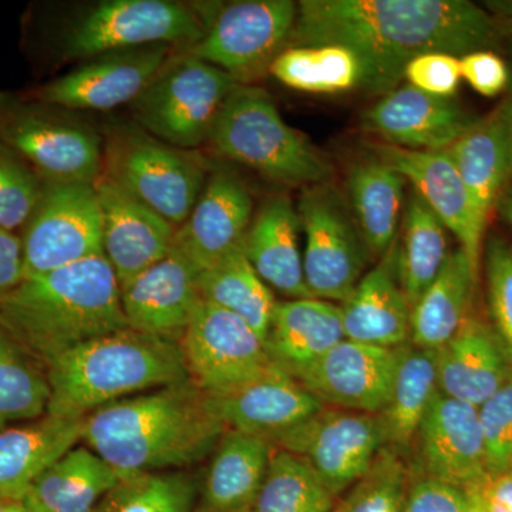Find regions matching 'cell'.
<instances>
[{
  "instance_id": "obj_37",
  "label": "cell",
  "mask_w": 512,
  "mask_h": 512,
  "mask_svg": "<svg viewBox=\"0 0 512 512\" xmlns=\"http://www.w3.org/2000/svg\"><path fill=\"white\" fill-rule=\"evenodd\" d=\"M46 367L0 318V429L47 414Z\"/></svg>"
},
{
  "instance_id": "obj_20",
  "label": "cell",
  "mask_w": 512,
  "mask_h": 512,
  "mask_svg": "<svg viewBox=\"0 0 512 512\" xmlns=\"http://www.w3.org/2000/svg\"><path fill=\"white\" fill-rule=\"evenodd\" d=\"M204 396L208 409L225 429L271 441L325 407L276 365L232 389Z\"/></svg>"
},
{
  "instance_id": "obj_31",
  "label": "cell",
  "mask_w": 512,
  "mask_h": 512,
  "mask_svg": "<svg viewBox=\"0 0 512 512\" xmlns=\"http://www.w3.org/2000/svg\"><path fill=\"white\" fill-rule=\"evenodd\" d=\"M444 151L456 165L481 217L488 222L511 178L503 106L487 119L478 120Z\"/></svg>"
},
{
  "instance_id": "obj_9",
  "label": "cell",
  "mask_w": 512,
  "mask_h": 512,
  "mask_svg": "<svg viewBox=\"0 0 512 512\" xmlns=\"http://www.w3.org/2000/svg\"><path fill=\"white\" fill-rule=\"evenodd\" d=\"M238 84L224 70L183 50L128 107L134 123L151 136L192 151L210 141L218 114Z\"/></svg>"
},
{
  "instance_id": "obj_49",
  "label": "cell",
  "mask_w": 512,
  "mask_h": 512,
  "mask_svg": "<svg viewBox=\"0 0 512 512\" xmlns=\"http://www.w3.org/2000/svg\"><path fill=\"white\" fill-rule=\"evenodd\" d=\"M483 512H512V476L508 473L487 476L470 488Z\"/></svg>"
},
{
  "instance_id": "obj_4",
  "label": "cell",
  "mask_w": 512,
  "mask_h": 512,
  "mask_svg": "<svg viewBox=\"0 0 512 512\" xmlns=\"http://www.w3.org/2000/svg\"><path fill=\"white\" fill-rule=\"evenodd\" d=\"M47 414L84 419L100 407L134 394L190 380L174 340L127 328L90 340L46 365Z\"/></svg>"
},
{
  "instance_id": "obj_24",
  "label": "cell",
  "mask_w": 512,
  "mask_h": 512,
  "mask_svg": "<svg viewBox=\"0 0 512 512\" xmlns=\"http://www.w3.org/2000/svg\"><path fill=\"white\" fill-rule=\"evenodd\" d=\"M340 311L348 340L390 349L410 342L412 308L397 274L396 242L340 303Z\"/></svg>"
},
{
  "instance_id": "obj_5",
  "label": "cell",
  "mask_w": 512,
  "mask_h": 512,
  "mask_svg": "<svg viewBox=\"0 0 512 512\" xmlns=\"http://www.w3.org/2000/svg\"><path fill=\"white\" fill-rule=\"evenodd\" d=\"M210 143L221 156L285 187L328 184L332 164L259 87L238 84L218 114Z\"/></svg>"
},
{
  "instance_id": "obj_12",
  "label": "cell",
  "mask_w": 512,
  "mask_h": 512,
  "mask_svg": "<svg viewBox=\"0 0 512 512\" xmlns=\"http://www.w3.org/2000/svg\"><path fill=\"white\" fill-rule=\"evenodd\" d=\"M298 5L291 0H245L222 8L188 53L214 64L239 84L271 67L288 47Z\"/></svg>"
},
{
  "instance_id": "obj_43",
  "label": "cell",
  "mask_w": 512,
  "mask_h": 512,
  "mask_svg": "<svg viewBox=\"0 0 512 512\" xmlns=\"http://www.w3.org/2000/svg\"><path fill=\"white\" fill-rule=\"evenodd\" d=\"M485 278L493 329L512 363V245L504 239L488 242Z\"/></svg>"
},
{
  "instance_id": "obj_52",
  "label": "cell",
  "mask_w": 512,
  "mask_h": 512,
  "mask_svg": "<svg viewBox=\"0 0 512 512\" xmlns=\"http://www.w3.org/2000/svg\"><path fill=\"white\" fill-rule=\"evenodd\" d=\"M0 512H32L23 501L3 500L0 498Z\"/></svg>"
},
{
  "instance_id": "obj_21",
  "label": "cell",
  "mask_w": 512,
  "mask_h": 512,
  "mask_svg": "<svg viewBox=\"0 0 512 512\" xmlns=\"http://www.w3.org/2000/svg\"><path fill=\"white\" fill-rule=\"evenodd\" d=\"M197 266L171 248L163 259L121 286L128 326L178 342L202 303Z\"/></svg>"
},
{
  "instance_id": "obj_8",
  "label": "cell",
  "mask_w": 512,
  "mask_h": 512,
  "mask_svg": "<svg viewBox=\"0 0 512 512\" xmlns=\"http://www.w3.org/2000/svg\"><path fill=\"white\" fill-rule=\"evenodd\" d=\"M0 138L45 181L94 184L103 170L99 131L25 93H0Z\"/></svg>"
},
{
  "instance_id": "obj_17",
  "label": "cell",
  "mask_w": 512,
  "mask_h": 512,
  "mask_svg": "<svg viewBox=\"0 0 512 512\" xmlns=\"http://www.w3.org/2000/svg\"><path fill=\"white\" fill-rule=\"evenodd\" d=\"M248 185L234 170L210 165L190 217L175 231L173 248L202 272L244 245L254 220Z\"/></svg>"
},
{
  "instance_id": "obj_53",
  "label": "cell",
  "mask_w": 512,
  "mask_h": 512,
  "mask_svg": "<svg viewBox=\"0 0 512 512\" xmlns=\"http://www.w3.org/2000/svg\"><path fill=\"white\" fill-rule=\"evenodd\" d=\"M468 497H470V507H468V512H483L480 507V503H478L476 495L467 491Z\"/></svg>"
},
{
  "instance_id": "obj_26",
  "label": "cell",
  "mask_w": 512,
  "mask_h": 512,
  "mask_svg": "<svg viewBox=\"0 0 512 512\" xmlns=\"http://www.w3.org/2000/svg\"><path fill=\"white\" fill-rule=\"evenodd\" d=\"M301 232L298 208L286 195H275L255 215L242 245L259 278L289 299L313 298L303 275Z\"/></svg>"
},
{
  "instance_id": "obj_7",
  "label": "cell",
  "mask_w": 512,
  "mask_h": 512,
  "mask_svg": "<svg viewBox=\"0 0 512 512\" xmlns=\"http://www.w3.org/2000/svg\"><path fill=\"white\" fill-rule=\"evenodd\" d=\"M212 18L197 6L173 0H106L83 9L60 28L53 52L63 62H84L117 50L151 45L190 49Z\"/></svg>"
},
{
  "instance_id": "obj_15",
  "label": "cell",
  "mask_w": 512,
  "mask_h": 512,
  "mask_svg": "<svg viewBox=\"0 0 512 512\" xmlns=\"http://www.w3.org/2000/svg\"><path fill=\"white\" fill-rule=\"evenodd\" d=\"M178 49L173 45H151L104 53L25 94L72 111H109L124 104L130 106Z\"/></svg>"
},
{
  "instance_id": "obj_36",
  "label": "cell",
  "mask_w": 512,
  "mask_h": 512,
  "mask_svg": "<svg viewBox=\"0 0 512 512\" xmlns=\"http://www.w3.org/2000/svg\"><path fill=\"white\" fill-rule=\"evenodd\" d=\"M269 72L284 86L303 93L338 94L366 86L362 62L342 46L286 47Z\"/></svg>"
},
{
  "instance_id": "obj_54",
  "label": "cell",
  "mask_w": 512,
  "mask_h": 512,
  "mask_svg": "<svg viewBox=\"0 0 512 512\" xmlns=\"http://www.w3.org/2000/svg\"><path fill=\"white\" fill-rule=\"evenodd\" d=\"M333 512H342V508H340V505H336V508L335 510H333Z\"/></svg>"
},
{
  "instance_id": "obj_47",
  "label": "cell",
  "mask_w": 512,
  "mask_h": 512,
  "mask_svg": "<svg viewBox=\"0 0 512 512\" xmlns=\"http://www.w3.org/2000/svg\"><path fill=\"white\" fill-rule=\"evenodd\" d=\"M460 69L461 79L484 97L498 96L510 83V72L503 59L488 50L460 57Z\"/></svg>"
},
{
  "instance_id": "obj_13",
  "label": "cell",
  "mask_w": 512,
  "mask_h": 512,
  "mask_svg": "<svg viewBox=\"0 0 512 512\" xmlns=\"http://www.w3.org/2000/svg\"><path fill=\"white\" fill-rule=\"evenodd\" d=\"M272 443L305 460L338 497L369 470L384 437L375 414L325 406Z\"/></svg>"
},
{
  "instance_id": "obj_56",
  "label": "cell",
  "mask_w": 512,
  "mask_h": 512,
  "mask_svg": "<svg viewBox=\"0 0 512 512\" xmlns=\"http://www.w3.org/2000/svg\"><path fill=\"white\" fill-rule=\"evenodd\" d=\"M242 512H251V510H249V511H242Z\"/></svg>"
},
{
  "instance_id": "obj_55",
  "label": "cell",
  "mask_w": 512,
  "mask_h": 512,
  "mask_svg": "<svg viewBox=\"0 0 512 512\" xmlns=\"http://www.w3.org/2000/svg\"><path fill=\"white\" fill-rule=\"evenodd\" d=\"M505 473L511 474V476H512V464L510 467H508V470L505 471Z\"/></svg>"
},
{
  "instance_id": "obj_2",
  "label": "cell",
  "mask_w": 512,
  "mask_h": 512,
  "mask_svg": "<svg viewBox=\"0 0 512 512\" xmlns=\"http://www.w3.org/2000/svg\"><path fill=\"white\" fill-rule=\"evenodd\" d=\"M225 431L188 380L100 407L84 417L82 441L124 478L191 466Z\"/></svg>"
},
{
  "instance_id": "obj_29",
  "label": "cell",
  "mask_w": 512,
  "mask_h": 512,
  "mask_svg": "<svg viewBox=\"0 0 512 512\" xmlns=\"http://www.w3.org/2000/svg\"><path fill=\"white\" fill-rule=\"evenodd\" d=\"M275 446L264 437L227 430L214 448L204 485L207 512L249 511L264 483Z\"/></svg>"
},
{
  "instance_id": "obj_14",
  "label": "cell",
  "mask_w": 512,
  "mask_h": 512,
  "mask_svg": "<svg viewBox=\"0 0 512 512\" xmlns=\"http://www.w3.org/2000/svg\"><path fill=\"white\" fill-rule=\"evenodd\" d=\"M190 380L204 394H217L274 366L265 340L248 323L202 301L178 340Z\"/></svg>"
},
{
  "instance_id": "obj_33",
  "label": "cell",
  "mask_w": 512,
  "mask_h": 512,
  "mask_svg": "<svg viewBox=\"0 0 512 512\" xmlns=\"http://www.w3.org/2000/svg\"><path fill=\"white\" fill-rule=\"evenodd\" d=\"M407 181L382 160L353 164L348 192L355 221L370 254L383 256L397 241Z\"/></svg>"
},
{
  "instance_id": "obj_38",
  "label": "cell",
  "mask_w": 512,
  "mask_h": 512,
  "mask_svg": "<svg viewBox=\"0 0 512 512\" xmlns=\"http://www.w3.org/2000/svg\"><path fill=\"white\" fill-rule=\"evenodd\" d=\"M200 289L202 301L234 313L266 339L276 302L271 288L249 264L244 248L202 271Z\"/></svg>"
},
{
  "instance_id": "obj_28",
  "label": "cell",
  "mask_w": 512,
  "mask_h": 512,
  "mask_svg": "<svg viewBox=\"0 0 512 512\" xmlns=\"http://www.w3.org/2000/svg\"><path fill=\"white\" fill-rule=\"evenodd\" d=\"M345 339L338 303L289 299L276 302L265 345L272 362L293 377Z\"/></svg>"
},
{
  "instance_id": "obj_32",
  "label": "cell",
  "mask_w": 512,
  "mask_h": 512,
  "mask_svg": "<svg viewBox=\"0 0 512 512\" xmlns=\"http://www.w3.org/2000/svg\"><path fill=\"white\" fill-rule=\"evenodd\" d=\"M120 478L99 454L76 446L37 478L23 503L32 512H94Z\"/></svg>"
},
{
  "instance_id": "obj_27",
  "label": "cell",
  "mask_w": 512,
  "mask_h": 512,
  "mask_svg": "<svg viewBox=\"0 0 512 512\" xmlns=\"http://www.w3.org/2000/svg\"><path fill=\"white\" fill-rule=\"evenodd\" d=\"M83 419L45 416L0 429V498L23 501L37 478L82 441Z\"/></svg>"
},
{
  "instance_id": "obj_35",
  "label": "cell",
  "mask_w": 512,
  "mask_h": 512,
  "mask_svg": "<svg viewBox=\"0 0 512 512\" xmlns=\"http://www.w3.org/2000/svg\"><path fill=\"white\" fill-rule=\"evenodd\" d=\"M396 254L400 285L413 309L450 255L447 228L416 191L407 195Z\"/></svg>"
},
{
  "instance_id": "obj_19",
  "label": "cell",
  "mask_w": 512,
  "mask_h": 512,
  "mask_svg": "<svg viewBox=\"0 0 512 512\" xmlns=\"http://www.w3.org/2000/svg\"><path fill=\"white\" fill-rule=\"evenodd\" d=\"M376 157L403 175L413 191L453 232L471 265L480 269L481 248L487 221L478 212L466 184L446 151H416L380 144Z\"/></svg>"
},
{
  "instance_id": "obj_48",
  "label": "cell",
  "mask_w": 512,
  "mask_h": 512,
  "mask_svg": "<svg viewBox=\"0 0 512 512\" xmlns=\"http://www.w3.org/2000/svg\"><path fill=\"white\" fill-rule=\"evenodd\" d=\"M25 279V255L20 234L0 228V299Z\"/></svg>"
},
{
  "instance_id": "obj_42",
  "label": "cell",
  "mask_w": 512,
  "mask_h": 512,
  "mask_svg": "<svg viewBox=\"0 0 512 512\" xmlns=\"http://www.w3.org/2000/svg\"><path fill=\"white\" fill-rule=\"evenodd\" d=\"M43 187L45 180L0 138V228L23 229Z\"/></svg>"
},
{
  "instance_id": "obj_3",
  "label": "cell",
  "mask_w": 512,
  "mask_h": 512,
  "mask_svg": "<svg viewBox=\"0 0 512 512\" xmlns=\"http://www.w3.org/2000/svg\"><path fill=\"white\" fill-rule=\"evenodd\" d=\"M0 318L43 363L90 340L130 328L106 256L29 276L0 299Z\"/></svg>"
},
{
  "instance_id": "obj_46",
  "label": "cell",
  "mask_w": 512,
  "mask_h": 512,
  "mask_svg": "<svg viewBox=\"0 0 512 512\" xmlns=\"http://www.w3.org/2000/svg\"><path fill=\"white\" fill-rule=\"evenodd\" d=\"M470 497L463 488L419 476L410 481L403 512H468Z\"/></svg>"
},
{
  "instance_id": "obj_44",
  "label": "cell",
  "mask_w": 512,
  "mask_h": 512,
  "mask_svg": "<svg viewBox=\"0 0 512 512\" xmlns=\"http://www.w3.org/2000/svg\"><path fill=\"white\" fill-rule=\"evenodd\" d=\"M488 476L505 473L512 464V370L503 386L478 407Z\"/></svg>"
},
{
  "instance_id": "obj_16",
  "label": "cell",
  "mask_w": 512,
  "mask_h": 512,
  "mask_svg": "<svg viewBox=\"0 0 512 512\" xmlns=\"http://www.w3.org/2000/svg\"><path fill=\"white\" fill-rule=\"evenodd\" d=\"M400 353L345 339L293 379L323 406L377 416L392 394Z\"/></svg>"
},
{
  "instance_id": "obj_6",
  "label": "cell",
  "mask_w": 512,
  "mask_h": 512,
  "mask_svg": "<svg viewBox=\"0 0 512 512\" xmlns=\"http://www.w3.org/2000/svg\"><path fill=\"white\" fill-rule=\"evenodd\" d=\"M101 138V175L180 228L204 190L211 164L158 140L134 121L107 124Z\"/></svg>"
},
{
  "instance_id": "obj_50",
  "label": "cell",
  "mask_w": 512,
  "mask_h": 512,
  "mask_svg": "<svg viewBox=\"0 0 512 512\" xmlns=\"http://www.w3.org/2000/svg\"><path fill=\"white\" fill-rule=\"evenodd\" d=\"M495 210L500 212L503 220L512 228V185L504 188L503 194L495 205Z\"/></svg>"
},
{
  "instance_id": "obj_34",
  "label": "cell",
  "mask_w": 512,
  "mask_h": 512,
  "mask_svg": "<svg viewBox=\"0 0 512 512\" xmlns=\"http://www.w3.org/2000/svg\"><path fill=\"white\" fill-rule=\"evenodd\" d=\"M437 392V350L416 348L410 343L402 346L392 394L383 412L377 414L384 447L392 448L400 456L413 447L421 421Z\"/></svg>"
},
{
  "instance_id": "obj_23",
  "label": "cell",
  "mask_w": 512,
  "mask_h": 512,
  "mask_svg": "<svg viewBox=\"0 0 512 512\" xmlns=\"http://www.w3.org/2000/svg\"><path fill=\"white\" fill-rule=\"evenodd\" d=\"M478 120L457 101L397 87L365 111L362 126L386 144L407 150L443 151Z\"/></svg>"
},
{
  "instance_id": "obj_45",
  "label": "cell",
  "mask_w": 512,
  "mask_h": 512,
  "mask_svg": "<svg viewBox=\"0 0 512 512\" xmlns=\"http://www.w3.org/2000/svg\"><path fill=\"white\" fill-rule=\"evenodd\" d=\"M404 79L420 92L451 99L461 82L460 57L448 53H426L407 64Z\"/></svg>"
},
{
  "instance_id": "obj_51",
  "label": "cell",
  "mask_w": 512,
  "mask_h": 512,
  "mask_svg": "<svg viewBox=\"0 0 512 512\" xmlns=\"http://www.w3.org/2000/svg\"><path fill=\"white\" fill-rule=\"evenodd\" d=\"M510 94L508 99L504 101L503 111L505 119V127H507L508 146H510V160H511V178H512V76H510Z\"/></svg>"
},
{
  "instance_id": "obj_39",
  "label": "cell",
  "mask_w": 512,
  "mask_h": 512,
  "mask_svg": "<svg viewBox=\"0 0 512 512\" xmlns=\"http://www.w3.org/2000/svg\"><path fill=\"white\" fill-rule=\"evenodd\" d=\"M336 497L301 457L275 447L251 512H333Z\"/></svg>"
},
{
  "instance_id": "obj_25",
  "label": "cell",
  "mask_w": 512,
  "mask_h": 512,
  "mask_svg": "<svg viewBox=\"0 0 512 512\" xmlns=\"http://www.w3.org/2000/svg\"><path fill=\"white\" fill-rule=\"evenodd\" d=\"M511 370L510 357L494 329L470 316L456 336L437 350L440 392L476 409L503 386Z\"/></svg>"
},
{
  "instance_id": "obj_22",
  "label": "cell",
  "mask_w": 512,
  "mask_h": 512,
  "mask_svg": "<svg viewBox=\"0 0 512 512\" xmlns=\"http://www.w3.org/2000/svg\"><path fill=\"white\" fill-rule=\"evenodd\" d=\"M94 188L101 211L103 254L121 288L171 251L177 228L104 175Z\"/></svg>"
},
{
  "instance_id": "obj_30",
  "label": "cell",
  "mask_w": 512,
  "mask_h": 512,
  "mask_svg": "<svg viewBox=\"0 0 512 512\" xmlns=\"http://www.w3.org/2000/svg\"><path fill=\"white\" fill-rule=\"evenodd\" d=\"M478 271L463 249L450 252L446 264L431 282L410 315V345L439 350L450 342L468 319V308Z\"/></svg>"
},
{
  "instance_id": "obj_40",
  "label": "cell",
  "mask_w": 512,
  "mask_h": 512,
  "mask_svg": "<svg viewBox=\"0 0 512 512\" xmlns=\"http://www.w3.org/2000/svg\"><path fill=\"white\" fill-rule=\"evenodd\" d=\"M194 484L174 471L120 478L94 512H192Z\"/></svg>"
},
{
  "instance_id": "obj_11",
  "label": "cell",
  "mask_w": 512,
  "mask_h": 512,
  "mask_svg": "<svg viewBox=\"0 0 512 512\" xmlns=\"http://www.w3.org/2000/svg\"><path fill=\"white\" fill-rule=\"evenodd\" d=\"M20 237L25 278L104 255L101 211L94 184L45 181Z\"/></svg>"
},
{
  "instance_id": "obj_41",
  "label": "cell",
  "mask_w": 512,
  "mask_h": 512,
  "mask_svg": "<svg viewBox=\"0 0 512 512\" xmlns=\"http://www.w3.org/2000/svg\"><path fill=\"white\" fill-rule=\"evenodd\" d=\"M409 487L410 468L402 456L382 447L339 505L342 512H403Z\"/></svg>"
},
{
  "instance_id": "obj_1",
  "label": "cell",
  "mask_w": 512,
  "mask_h": 512,
  "mask_svg": "<svg viewBox=\"0 0 512 512\" xmlns=\"http://www.w3.org/2000/svg\"><path fill=\"white\" fill-rule=\"evenodd\" d=\"M494 35L493 19L466 0H303L288 47H346L362 62L366 92L384 96L416 57H463Z\"/></svg>"
},
{
  "instance_id": "obj_10",
  "label": "cell",
  "mask_w": 512,
  "mask_h": 512,
  "mask_svg": "<svg viewBox=\"0 0 512 512\" xmlns=\"http://www.w3.org/2000/svg\"><path fill=\"white\" fill-rule=\"evenodd\" d=\"M338 192L328 184L303 190L298 214L306 237L303 275L313 298L343 303L359 284L369 252Z\"/></svg>"
},
{
  "instance_id": "obj_18",
  "label": "cell",
  "mask_w": 512,
  "mask_h": 512,
  "mask_svg": "<svg viewBox=\"0 0 512 512\" xmlns=\"http://www.w3.org/2000/svg\"><path fill=\"white\" fill-rule=\"evenodd\" d=\"M412 448L420 476L466 491L488 476L478 409L440 390L431 400Z\"/></svg>"
}]
</instances>
